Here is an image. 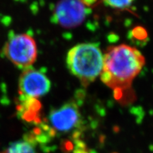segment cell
<instances>
[{"instance_id":"8","label":"cell","mask_w":153,"mask_h":153,"mask_svg":"<svg viewBox=\"0 0 153 153\" xmlns=\"http://www.w3.org/2000/svg\"><path fill=\"white\" fill-rule=\"evenodd\" d=\"M35 146L33 143L23 140L11 143L2 153H35Z\"/></svg>"},{"instance_id":"7","label":"cell","mask_w":153,"mask_h":153,"mask_svg":"<svg viewBox=\"0 0 153 153\" xmlns=\"http://www.w3.org/2000/svg\"><path fill=\"white\" fill-rule=\"evenodd\" d=\"M16 110L18 117L26 123L38 126L43 122L42 105L38 99L20 97Z\"/></svg>"},{"instance_id":"11","label":"cell","mask_w":153,"mask_h":153,"mask_svg":"<svg viewBox=\"0 0 153 153\" xmlns=\"http://www.w3.org/2000/svg\"><path fill=\"white\" fill-rule=\"evenodd\" d=\"M74 144L72 142H70V141H65L62 143V150L65 152H70L71 150H74Z\"/></svg>"},{"instance_id":"10","label":"cell","mask_w":153,"mask_h":153,"mask_svg":"<svg viewBox=\"0 0 153 153\" xmlns=\"http://www.w3.org/2000/svg\"><path fill=\"white\" fill-rule=\"evenodd\" d=\"M74 146L73 153H97L95 151L87 148L85 143L80 140L79 138L74 139Z\"/></svg>"},{"instance_id":"1","label":"cell","mask_w":153,"mask_h":153,"mask_svg":"<svg viewBox=\"0 0 153 153\" xmlns=\"http://www.w3.org/2000/svg\"><path fill=\"white\" fill-rule=\"evenodd\" d=\"M145 64L144 56L135 48L126 44L109 47L104 55L101 80L114 91L116 99L126 101Z\"/></svg>"},{"instance_id":"5","label":"cell","mask_w":153,"mask_h":153,"mask_svg":"<svg viewBox=\"0 0 153 153\" xmlns=\"http://www.w3.org/2000/svg\"><path fill=\"white\" fill-rule=\"evenodd\" d=\"M51 87V82L44 72L35 69H25L19 80L20 97L36 98L45 95Z\"/></svg>"},{"instance_id":"2","label":"cell","mask_w":153,"mask_h":153,"mask_svg":"<svg viewBox=\"0 0 153 153\" xmlns=\"http://www.w3.org/2000/svg\"><path fill=\"white\" fill-rule=\"evenodd\" d=\"M67 65L84 87H87L100 76L104 65V54L93 43L78 44L69 51Z\"/></svg>"},{"instance_id":"3","label":"cell","mask_w":153,"mask_h":153,"mask_svg":"<svg viewBox=\"0 0 153 153\" xmlns=\"http://www.w3.org/2000/svg\"><path fill=\"white\" fill-rule=\"evenodd\" d=\"M3 53L14 65L27 69L37 59V45L34 38L27 33H11L4 46Z\"/></svg>"},{"instance_id":"6","label":"cell","mask_w":153,"mask_h":153,"mask_svg":"<svg viewBox=\"0 0 153 153\" xmlns=\"http://www.w3.org/2000/svg\"><path fill=\"white\" fill-rule=\"evenodd\" d=\"M48 121L55 132L68 133L79 128L82 120L77 105L74 102H69L51 111Z\"/></svg>"},{"instance_id":"4","label":"cell","mask_w":153,"mask_h":153,"mask_svg":"<svg viewBox=\"0 0 153 153\" xmlns=\"http://www.w3.org/2000/svg\"><path fill=\"white\" fill-rule=\"evenodd\" d=\"M89 11L82 0H60L55 7L53 19L64 28H76L84 22Z\"/></svg>"},{"instance_id":"9","label":"cell","mask_w":153,"mask_h":153,"mask_svg":"<svg viewBox=\"0 0 153 153\" xmlns=\"http://www.w3.org/2000/svg\"><path fill=\"white\" fill-rule=\"evenodd\" d=\"M107 5L114 9H126L132 4L134 0H103Z\"/></svg>"}]
</instances>
